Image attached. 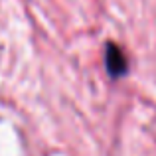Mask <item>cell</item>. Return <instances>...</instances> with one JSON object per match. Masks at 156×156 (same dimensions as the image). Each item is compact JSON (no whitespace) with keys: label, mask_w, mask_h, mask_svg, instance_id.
Here are the masks:
<instances>
[{"label":"cell","mask_w":156,"mask_h":156,"mask_svg":"<svg viewBox=\"0 0 156 156\" xmlns=\"http://www.w3.org/2000/svg\"><path fill=\"white\" fill-rule=\"evenodd\" d=\"M107 65H109V69H111L113 75H119V73L125 71V55H122L121 50H117L115 46H111L109 51H107Z\"/></svg>","instance_id":"6da1fadb"}]
</instances>
